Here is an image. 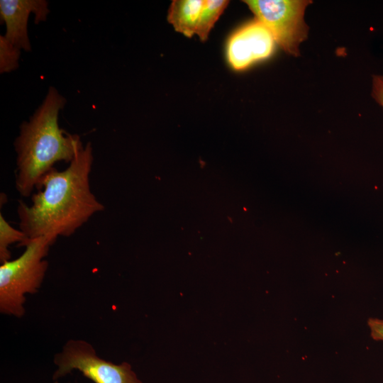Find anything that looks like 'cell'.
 I'll return each instance as SVG.
<instances>
[{
	"instance_id": "6da1fadb",
	"label": "cell",
	"mask_w": 383,
	"mask_h": 383,
	"mask_svg": "<svg viewBox=\"0 0 383 383\" xmlns=\"http://www.w3.org/2000/svg\"><path fill=\"white\" fill-rule=\"evenodd\" d=\"M93 160L92 147L88 143L66 170L52 168L43 177L30 206L19 201L20 230L29 240L47 236L56 240L58 236H70L104 209L90 189Z\"/></svg>"
},
{
	"instance_id": "7a4b0ae2",
	"label": "cell",
	"mask_w": 383,
	"mask_h": 383,
	"mask_svg": "<svg viewBox=\"0 0 383 383\" xmlns=\"http://www.w3.org/2000/svg\"><path fill=\"white\" fill-rule=\"evenodd\" d=\"M65 104V98L55 87H50L42 104L28 121L21 125L14 148L16 188L22 196H30L56 162L70 163L83 147L79 135L66 133L59 126L58 114Z\"/></svg>"
},
{
	"instance_id": "3957f363",
	"label": "cell",
	"mask_w": 383,
	"mask_h": 383,
	"mask_svg": "<svg viewBox=\"0 0 383 383\" xmlns=\"http://www.w3.org/2000/svg\"><path fill=\"white\" fill-rule=\"evenodd\" d=\"M56 240L47 236L29 240L25 251L13 260L0 266V311L21 318L25 313L26 294H35L40 287L48 262L44 258Z\"/></svg>"
},
{
	"instance_id": "277c9868",
	"label": "cell",
	"mask_w": 383,
	"mask_h": 383,
	"mask_svg": "<svg viewBox=\"0 0 383 383\" xmlns=\"http://www.w3.org/2000/svg\"><path fill=\"white\" fill-rule=\"evenodd\" d=\"M255 18L272 34L276 43L288 55H300L299 48L308 36L304 21L309 0H245Z\"/></svg>"
},
{
	"instance_id": "5b68a950",
	"label": "cell",
	"mask_w": 383,
	"mask_h": 383,
	"mask_svg": "<svg viewBox=\"0 0 383 383\" xmlns=\"http://www.w3.org/2000/svg\"><path fill=\"white\" fill-rule=\"evenodd\" d=\"M57 380L74 370L80 371L94 383H142L127 362L113 364L97 356L94 348L82 340H70L54 359Z\"/></svg>"
},
{
	"instance_id": "8992f818",
	"label": "cell",
	"mask_w": 383,
	"mask_h": 383,
	"mask_svg": "<svg viewBox=\"0 0 383 383\" xmlns=\"http://www.w3.org/2000/svg\"><path fill=\"white\" fill-rule=\"evenodd\" d=\"M276 41L268 28L257 19L243 25L230 37L226 45L227 60L235 70L270 57Z\"/></svg>"
},
{
	"instance_id": "52a82bcc",
	"label": "cell",
	"mask_w": 383,
	"mask_h": 383,
	"mask_svg": "<svg viewBox=\"0 0 383 383\" xmlns=\"http://www.w3.org/2000/svg\"><path fill=\"white\" fill-rule=\"evenodd\" d=\"M50 11L45 0H1L0 14L6 24L4 36L21 50L30 51L31 45L28 35L29 16L33 13L35 23L45 21Z\"/></svg>"
},
{
	"instance_id": "ba28073f",
	"label": "cell",
	"mask_w": 383,
	"mask_h": 383,
	"mask_svg": "<svg viewBox=\"0 0 383 383\" xmlns=\"http://www.w3.org/2000/svg\"><path fill=\"white\" fill-rule=\"evenodd\" d=\"M205 0H174L168 10L167 21L176 31L188 38L196 34Z\"/></svg>"
},
{
	"instance_id": "9c48e42d",
	"label": "cell",
	"mask_w": 383,
	"mask_h": 383,
	"mask_svg": "<svg viewBox=\"0 0 383 383\" xmlns=\"http://www.w3.org/2000/svg\"><path fill=\"white\" fill-rule=\"evenodd\" d=\"M229 4L227 0H206L199 19L196 34L207 40L211 29Z\"/></svg>"
},
{
	"instance_id": "30bf717a",
	"label": "cell",
	"mask_w": 383,
	"mask_h": 383,
	"mask_svg": "<svg viewBox=\"0 0 383 383\" xmlns=\"http://www.w3.org/2000/svg\"><path fill=\"white\" fill-rule=\"evenodd\" d=\"M29 239L25 233L13 228L0 213V261L1 263L10 260L11 252L9 247L15 243L18 246H24Z\"/></svg>"
},
{
	"instance_id": "8fae6325",
	"label": "cell",
	"mask_w": 383,
	"mask_h": 383,
	"mask_svg": "<svg viewBox=\"0 0 383 383\" xmlns=\"http://www.w3.org/2000/svg\"><path fill=\"white\" fill-rule=\"evenodd\" d=\"M21 50L4 35H0V72L1 74L12 72L18 67Z\"/></svg>"
},
{
	"instance_id": "7c38bea8",
	"label": "cell",
	"mask_w": 383,
	"mask_h": 383,
	"mask_svg": "<svg viewBox=\"0 0 383 383\" xmlns=\"http://www.w3.org/2000/svg\"><path fill=\"white\" fill-rule=\"evenodd\" d=\"M373 99L383 109V75L374 74L372 79V92Z\"/></svg>"
},
{
	"instance_id": "4fadbf2b",
	"label": "cell",
	"mask_w": 383,
	"mask_h": 383,
	"mask_svg": "<svg viewBox=\"0 0 383 383\" xmlns=\"http://www.w3.org/2000/svg\"><path fill=\"white\" fill-rule=\"evenodd\" d=\"M367 324L371 337L374 340L383 341V319L370 318Z\"/></svg>"
}]
</instances>
